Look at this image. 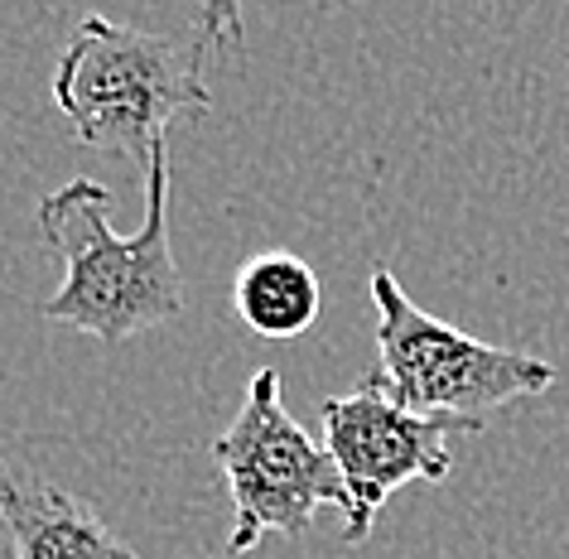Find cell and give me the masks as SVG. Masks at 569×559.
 <instances>
[{
  "label": "cell",
  "instance_id": "6",
  "mask_svg": "<svg viewBox=\"0 0 569 559\" xmlns=\"http://www.w3.org/2000/svg\"><path fill=\"white\" fill-rule=\"evenodd\" d=\"M0 559H140L92 501H82L44 478H30L0 458Z\"/></svg>",
  "mask_w": 569,
  "mask_h": 559
},
{
  "label": "cell",
  "instance_id": "5",
  "mask_svg": "<svg viewBox=\"0 0 569 559\" xmlns=\"http://www.w3.org/2000/svg\"><path fill=\"white\" fill-rule=\"evenodd\" d=\"M323 449L343 478V540L367 545L381 507L410 482H445L453 468L445 420L416 415L381 391L372 377L358 391L323 400Z\"/></svg>",
  "mask_w": 569,
  "mask_h": 559
},
{
  "label": "cell",
  "instance_id": "3",
  "mask_svg": "<svg viewBox=\"0 0 569 559\" xmlns=\"http://www.w3.org/2000/svg\"><path fill=\"white\" fill-rule=\"evenodd\" d=\"M372 305H377V371L372 381L396 406L430 415L445 425H463L482 435L488 420L511 400L546 396L555 371L546 357L521 348L468 338L435 313H425L401 290L396 270H372Z\"/></svg>",
  "mask_w": 569,
  "mask_h": 559
},
{
  "label": "cell",
  "instance_id": "4",
  "mask_svg": "<svg viewBox=\"0 0 569 559\" xmlns=\"http://www.w3.org/2000/svg\"><path fill=\"white\" fill-rule=\"evenodd\" d=\"M212 463L222 468L232 497V555H251L266 536L305 540L323 507H338V516L348 507L329 449L309 439V429L284 410L276 367L251 377L237 420L212 443Z\"/></svg>",
  "mask_w": 569,
  "mask_h": 559
},
{
  "label": "cell",
  "instance_id": "7",
  "mask_svg": "<svg viewBox=\"0 0 569 559\" xmlns=\"http://www.w3.org/2000/svg\"><path fill=\"white\" fill-rule=\"evenodd\" d=\"M232 305H237V319L251 333L284 342L315 328L323 309V290L309 261H300L290 251H261L237 270Z\"/></svg>",
  "mask_w": 569,
  "mask_h": 559
},
{
  "label": "cell",
  "instance_id": "2",
  "mask_svg": "<svg viewBox=\"0 0 569 559\" xmlns=\"http://www.w3.org/2000/svg\"><path fill=\"white\" fill-rule=\"evenodd\" d=\"M198 59L203 49H183L169 34L88 16L53 68V107L88 150H117L146 174L169 121L212 111Z\"/></svg>",
  "mask_w": 569,
  "mask_h": 559
},
{
  "label": "cell",
  "instance_id": "8",
  "mask_svg": "<svg viewBox=\"0 0 569 559\" xmlns=\"http://www.w3.org/2000/svg\"><path fill=\"white\" fill-rule=\"evenodd\" d=\"M198 34L203 44H241V0H203V16H198Z\"/></svg>",
  "mask_w": 569,
  "mask_h": 559
},
{
  "label": "cell",
  "instance_id": "1",
  "mask_svg": "<svg viewBox=\"0 0 569 559\" xmlns=\"http://www.w3.org/2000/svg\"><path fill=\"white\" fill-rule=\"evenodd\" d=\"M107 203L111 189L97 179H73L39 203V232L63 256V285L39 305V319L121 348L183 309V276L169 247V140L146 169V222L136 237L111 232Z\"/></svg>",
  "mask_w": 569,
  "mask_h": 559
}]
</instances>
